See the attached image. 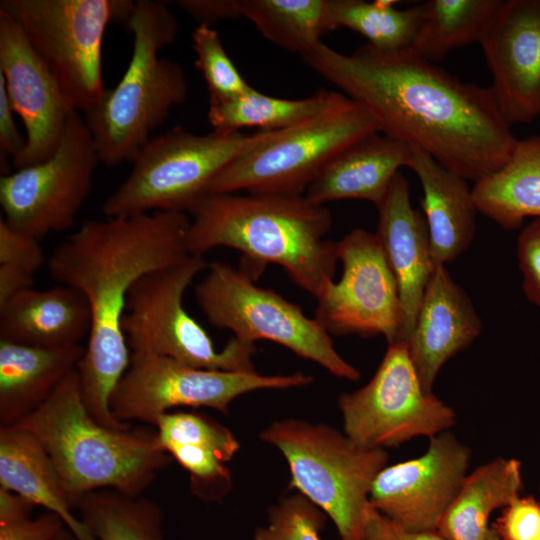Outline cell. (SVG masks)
Here are the masks:
<instances>
[{"label":"cell","mask_w":540,"mask_h":540,"mask_svg":"<svg viewBox=\"0 0 540 540\" xmlns=\"http://www.w3.org/2000/svg\"><path fill=\"white\" fill-rule=\"evenodd\" d=\"M418 177L423 197L431 258L446 265L471 244L476 230V207L467 180L449 171L433 157L412 147L408 166Z\"/></svg>","instance_id":"obj_24"},{"label":"cell","mask_w":540,"mask_h":540,"mask_svg":"<svg viewBox=\"0 0 540 540\" xmlns=\"http://www.w3.org/2000/svg\"><path fill=\"white\" fill-rule=\"evenodd\" d=\"M517 258L523 292L540 309V218H534L518 235Z\"/></svg>","instance_id":"obj_37"},{"label":"cell","mask_w":540,"mask_h":540,"mask_svg":"<svg viewBox=\"0 0 540 540\" xmlns=\"http://www.w3.org/2000/svg\"><path fill=\"white\" fill-rule=\"evenodd\" d=\"M239 11L266 39L300 55L330 30L328 0H239Z\"/></svg>","instance_id":"obj_32"},{"label":"cell","mask_w":540,"mask_h":540,"mask_svg":"<svg viewBox=\"0 0 540 540\" xmlns=\"http://www.w3.org/2000/svg\"><path fill=\"white\" fill-rule=\"evenodd\" d=\"M485 540H502L495 528H490Z\"/></svg>","instance_id":"obj_46"},{"label":"cell","mask_w":540,"mask_h":540,"mask_svg":"<svg viewBox=\"0 0 540 540\" xmlns=\"http://www.w3.org/2000/svg\"><path fill=\"white\" fill-rule=\"evenodd\" d=\"M3 78L0 76V166L2 175L11 173L7 159L12 162L21 154L25 138L20 135Z\"/></svg>","instance_id":"obj_40"},{"label":"cell","mask_w":540,"mask_h":540,"mask_svg":"<svg viewBox=\"0 0 540 540\" xmlns=\"http://www.w3.org/2000/svg\"><path fill=\"white\" fill-rule=\"evenodd\" d=\"M478 212L505 230L540 218V136L519 140L509 160L472 188Z\"/></svg>","instance_id":"obj_28"},{"label":"cell","mask_w":540,"mask_h":540,"mask_svg":"<svg viewBox=\"0 0 540 540\" xmlns=\"http://www.w3.org/2000/svg\"><path fill=\"white\" fill-rule=\"evenodd\" d=\"M34 506L25 497L0 486V522L30 517Z\"/></svg>","instance_id":"obj_44"},{"label":"cell","mask_w":540,"mask_h":540,"mask_svg":"<svg viewBox=\"0 0 540 540\" xmlns=\"http://www.w3.org/2000/svg\"><path fill=\"white\" fill-rule=\"evenodd\" d=\"M91 310L84 295L70 286L24 290L0 306V340L39 347L80 344L89 335Z\"/></svg>","instance_id":"obj_22"},{"label":"cell","mask_w":540,"mask_h":540,"mask_svg":"<svg viewBox=\"0 0 540 540\" xmlns=\"http://www.w3.org/2000/svg\"><path fill=\"white\" fill-rule=\"evenodd\" d=\"M45 262L39 239L15 230L0 219V265L34 276Z\"/></svg>","instance_id":"obj_36"},{"label":"cell","mask_w":540,"mask_h":540,"mask_svg":"<svg viewBox=\"0 0 540 540\" xmlns=\"http://www.w3.org/2000/svg\"><path fill=\"white\" fill-rule=\"evenodd\" d=\"M412 153L409 144L381 132L370 134L338 154L308 186L304 196L327 202L360 199L378 208Z\"/></svg>","instance_id":"obj_23"},{"label":"cell","mask_w":540,"mask_h":540,"mask_svg":"<svg viewBox=\"0 0 540 540\" xmlns=\"http://www.w3.org/2000/svg\"><path fill=\"white\" fill-rule=\"evenodd\" d=\"M127 29L133 36L127 69L118 84L105 89L85 113L100 163L109 167L131 162L172 108L188 95L181 65L159 56L179 30L167 4L135 1Z\"/></svg>","instance_id":"obj_5"},{"label":"cell","mask_w":540,"mask_h":540,"mask_svg":"<svg viewBox=\"0 0 540 540\" xmlns=\"http://www.w3.org/2000/svg\"><path fill=\"white\" fill-rule=\"evenodd\" d=\"M489 87L509 126L540 116V0H503L481 42Z\"/></svg>","instance_id":"obj_18"},{"label":"cell","mask_w":540,"mask_h":540,"mask_svg":"<svg viewBox=\"0 0 540 540\" xmlns=\"http://www.w3.org/2000/svg\"><path fill=\"white\" fill-rule=\"evenodd\" d=\"M343 272L316 297L314 318L332 336L383 335L397 341L401 306L397 283L376 233L355 228L337 242Z\"/></svg>","instance_id":"obj_15"},{"label":"cell","mask_w":540,"mask_h":540,"mask_svg":"<svg viewBox=\"0 0 540 540\" xmlns=\"http://www.w3.org/2000/svg\"><path fill=\"white\" fill-rule=\"evenodd\" d=\"M195 65L208 90L209 101L229 99L250 88L226 53L218 33L210 26L198 25L192 32Z\"/></svg>","instance_id":"obj_34"},{"label":"cell","mask_w":540,"mask_h":540,"mask_svg":"<svg viewBox=\"0 0 540 540\" xmlns=\"http://www.w3.org/2000/svg\"><path fill=\"white\" fill-rule=\"evenodd\" d=\"M12 427L41 444L75 508L84 495L100 489L141 496L173 461L159 447L155 427L116 430L95 421L83 403L78 370Z\"/></svg>","instance_id":"obj_4"},{"label":"cell","mask_w":540,"mask_h":540,"mask_svg":"<svg viewBox=\"0 0 540 540\" xmlns=\"http://www.w3.org/2000/svg\"><path fill=\"white\" fill-rule=\"evenodd\" d=\"M54 540H75V537L67 528H64Z\"/></svg>","instance_id":"obj_45"},{"label":"cell","mask_w":540,"mask_h":540,"mask_svg":"<svg viewBox=\"0 0 540 540\" xmlns=\"http://www.w3.org/2000/svg\"><path fill=\"white\" fill-rule=\"evenodd\" d=\"M290 469V486L334 523L339 540H364L370 494L389 455L362 446L326 424L278 420L260 433Z\"/></svg>","instance_id":"obj_6"},{"label":"cell","mask_w":540,"mask_h":540,"mask_svg":"<svg viewBox=\"0 0 540 540\" xmlns=\"http://www.w3.org/2000/svg\"><path fill=\"white\" fill-rule=\"evenodd\" d=\"M33 275L0 265V306L18 293L32 288Z\"/></svg>","instance_id":"obj_43"},{"label":"cell","mask_w":540,"mask_h":540,"mask_svg":"<svg viewBox=\"0 0 540 540\" xmlns=\"http://www.w3.org/2000/svg\"><path fill=\"white\" fill-rule=\"evenodd\" d=\"M503 0H429L410 49L436 63L458 48L483 41Z\"/></svg>","instance_id":"obj_29"},{"label":"cell","mask_w":540,"mask_h":540,"mask_svg":"<svg viewBox=\"0 0 540 540\" xmlns=\"http://www.w3.org/2000/svg\"><path fill=\"white\" fill-rule=\"evenodd\" d=\"M364 540H446L437 530L413 531L405 529L370 507Z\"/></svg>","instance_id":"obj_41"},{"label":"cell","mask_w":540,"mask_h":540,"mask_svg":"<svg viewBox=\"0 0 540 540\" xmlns=\"http://www.w3.org/2000/svg\"><path fill=\"white\" fill-rule=\"evenodd\" d=\"M538 540H540V536H539Z\"/></svg>","instance_id":"obj_48"},{"label":"cell","mask_w":540,"mask_h":540,"mask_svg":"<svg viewBox=\"0 0 540 540\" xmlns=\"http://www.w3.org/2000/svg\"><path fill=\"white\" fill-rule=\"evenodd\" d=\"M64 528L60 517L46 511L34 519L0 522V540H54Z\"/></svg>","instance_id":"obj_39"},{"label":"cell","mask_w":540,"mask_h":540,"mask_svg":"<svg viewBox=\"0 0 540 540\" xmlns=\"http://www.w3.org/2000/svg\"><path fill=\"white\" fill-rule=\"evenodd\" d=\"M177 3L198 25L212 27L221 20L241 18L239 0H180Z\"/></svg>","instance_id":"obj_42"},{"label":"cell","mask_w":540,"mask_h":540,"mask_svg":"<svg viewBox=\"0 0 540 540\" xmlns=\"http://www.w3.org/2000/svg\"><path fill=\"white\" fill-rule=\"evenodd\" d=\"M130 0H1L57 80L68 104L86 113L105 90L102 45L111 22L127 29Z\"/></svg>","instance_id":"obj_9"},{"label":"cell","mask_w":540,"mask_h":540,"mask_svg":"<svg viewBox=\"0 0 540 540\" xmlns=\"http://www.w3.org/2000/svg\"><path fill=\"white\" fill-rule=\"evenodd\" d=\"M376 132L380 128L371 113L341 93L322 113L275 131L240 155L210 183L206 194L245 191L304 195L338 154Z\"/></svg>","instance_id":"obj_8"},{"label":"cell","mask_w":540,"mask_h":540,"mask_svg":"<svg viewBox=\"0 0 540 540\" xmlns=\"http://www.w3.org/2000/svg\"><path fill=\"white\" fill-rule=\"evenodd\" d=\"M302 372L262 375L196 368L152 354H131L129 366L111 396V411L121 422L150 426L175 407H206L228 414L239 396L262 389H290L312 383Z\"/></svg>","instance_id":"obj_12"},{"label":"cell","mask_w":540,"mask_h":540,"mask_svg":"<svg viewBox=\"0 0 540 540\" xmlns=\"http://www.w3.org/2000/svg\"><path fill=\"white\" fill-rule=\"evenodd\" d=\"M159 447L189 475L190 491L205 502L223 499L232 489L227 463L240 448L230 429L196 412H167L154 425Z\"/></svg>","instance_id":"obj_21"},{"label":"cell","mask_w":540,"mask_h":540,"mask_svg":"<svg viewBox=\"0 0 540 540\" xmlns=\"http://www.w3.org/2000/svg\"><path fill=\"white\" fill-rule=\"evenodd\" d=\"M0 486L62 519L76 540H97L75 508L50 457L28 431L0 427Z\"/></svg>","instance_id":"obj_26"},{"label":"cell","mask_w":540,"mask_h":540,"mask_svg":"<svg viewBox=\"0 0 540 540\" xmlns=\"http://www.w3.org/2000/svg\"><path fill=\"white\" fill-rule=\"evenodd\" d=\"M301 57L366 108L381 133L467 181L497 172L518 142L489 87L464 82L411 50L384 52L365 44L347 55L321 41Z\"/></svg>","instance_id":"obj_1"},{"label":"cell","mask_w":540,"mask_h":540,"mask_svg":"<svg viewBox=\"0 0 540 540\" xmlns=\"http://www.w3.org/2000/svg\"><path fill=\"white\" fill-rule=\"evenodd\" d=\"M326 514L300 493L284 497L271 507L265 525L253 540H322Z\"/></svg>","instance_id":"obj_35"},{"label":"cell","mask_w":540,"mask_h":540,"mask_svg":"<svg viewBox=\"0 0 540 540\" xmlns=\"http://www.w3.org/2000/svg\"><path fill=\"white\" fill-rule=\"evenodd\" d=\"M495 529L502 540H538L540 504L533 497H517L504 508Z\"/></svg>","instance_id":"obj_38"},{"label":"cell","mask_w":540,"mask_h":540,"mask_svg":"<svg viewBox=\"0 0 540 540\" xmlns=\"http://www.w3.org/2000/svg\"><path fill=\"white\" fill-rule=\"evenodd\" d=\"M523 488L521 462L498 457L468 473L437 531L446 540H485L491 514Z\"/></svg>","instance_id":"obj_27"},{"label":"cell","mask_w":540,"mask_h":540,"mask_svg":"<svg viewBox=\"0 0 540 540\" xmlns=\"http://www.w3.org/2000/svg\"><path fill=\"white\" fill-rule=\"evenodd\" d=\"M481 330V319L465 290L452 279L445 265H435L406 344L426 393H433L444 364L470 346Z\"/></svg>","instance_id":"obj_19"},{"label":"cell","mask_w":540,"mask_h":540,"mask_svg":"<svg viewBox=\"0 0 540 540\" xmlns=\"http://www.w3.org/2000/svg\"><path fill=\"white\" fill-rule=\"evenodd\" d=\"M343 432L375 449L399 446L416 437L429 439L456 423L455 411L426 393L405 343L388 345L373 377L363 387L339 396Z\"/></svg>","instance_id":"obj_13"},{"label":"cell","mask_w":540,"mask_h":540,"mask_svg":"<svg viewBox=\"0 0 540 540\" xmlns=\"http://www.w3.org/2000/svg\"><path fill=\"white\" fill-rule=\"evenodd\" d=\"M99 163L85 119L74 110L47 160L1 176L2 219L37 239L70 229L91 191Z\"/></svg>","instance_id":"obj_14"},{"label":"cell","mask_w":540,"mask_h":540,"mask_svg":"<svg viewBox=\"0 0 540 540\" xmlns=\"http://www.w3.org/2000/svg\"><path fill=\"white\" fill-rule=\"evenodd\" d=\"M81 344L39 348L0 340V427H12L36 411L75 370Z\"/></svg>","instance_id":"obj_25"},{"label":"cell","mask_w":540,"mask_h":540,"mask_svg":"<svg viewBox=\"0 0 540 540\" xmlns=\"http://www.w3.org/2000/svg\"><path fill=\"white\" fill-rule=\"evenodd\" d=\"M274 132L213 130L198 135L176 126L153 136L132 159L127 177L104 201L103 213L107 218L155 211L187 213L222 170Z\"/></svg>","instance_id":"obj_7"},{"label":"cell","mask_w":540,"mask_h":540,"mask_svg":"<svg viewBox=\"0 0 540 540\" xmlns=\"http://www.w3.org/2000/svg\"><path fill=\"white\" fill-rule=\"evenodd\" d=\"M203 257L152 271L129 290L122 330L131 354H152L210 370L255 372V345L232 337L217 350L207 331L184 308L183 297L207 268Z\"/></svg>","instance_id":"obj_10"},{"label":"cell","mask_w":540,"mask_h":540,"mask_svg":"<svg viewBox=\"0 0 540 540\" xmlns=\"http://www.w3.org/2000/svg\"><path fill=\"white\" fill-rule=\"evenodd\" d=\"M538 489H539V492H540V481H539Z\"/></svg>","instance_id":"obj_47"},{"label":"cell","mask_w":540,"mask_h":540,"mask_svg":"<svg viewBox=\"0 0 540 540\" xmlns=\"http://www.w3.org/2000/svg\"><path fill=\"white\" fill-rule=\"evenodd\" d=\"M76 509L97 540H165L161 508L151 499L100 489L84 495Z\"/></svg>","instance_id":"obj_31"},{"label":"cell","mask_w":540,"mask_h":540,"mask_svg":"<svg viewBox=\"0 0 540 540\" xmlns=\"http://www.w3.org/2000/svg\"><path fill=\"white\" fill-rule=\"evenodd\" d=\"M470 459V447L444 431L429 439L419 457L380 471L370 506L405 529L437 530L468 474Z\"/></svg>","instance_id":"obj_16"},{"label":"cell","mask_w":540,"mask_h":540,"mask_svg":"<svg viewBox=\"0 0 540 540\" xmlns=\"http://www.w3.org/2000/svg\"><path fill=\"white\" fill-rule=\"evenodd\" d=\"M187 214L190 255L235 249L242 254L239 268L255 281L267 264H276L315 298L333 281L339 260L337 242L327 238L331 212L304 195L208 193Z\"/></svg>","instance_id":"obj_3"},{"label":"cell","mask_w":540,"mask_h":540,"mask_svg":"<svg viewBox=\"0 0 540 540\" xmlns=\"http://www.w3.org/2000/svg\"><path fill=\"white\" fill-rule=\"evenodd\" d=\"M189 226L181 211L88 220L47 260L51 278L81 292L89 304L91 328L77 370L83 403L105 427L132 426L115 418L110 406L131 356L122 330L129 290L145 274L191 256Z\"/></svg>","instance_id":"obj_2"},{"label":"cell","mask_w":540,"mask_h":540,"mask_svg":"<svg viewBox=\"0 0 540 540\" xmlns=\"http://www.w3.org/2000/svg\"><path fill=\"white\" fill-rule=\"evenodd\" d=\"M393 1L328 0L330 30L351 29L384 52L410 50L418 34L424 4L396 9Z\"/></svg>","instance_id":"obj_33"},{"label":"cell","mask_w":540,"mask_h":540,"mask_svg":"<svg viewBox=\"0 0 540 540\" xmlns=\"http://www.w3.org/2000/svg\"><path fill=\"white\" fill-rule=\"evenodd\" d=\"M194 294L207 320L230 330L236 339L253 345L269 340L337 378L360 379V371L337 352L331 335L314 317L279 293L257 286L240 268L221 261L209 263Z\"/></svg>","instance_id":"obj_11"},{"label":"cell","mask_w":540,"mask_h":540,"mask_svg":"<svg viewBox=\"0 0 540 540\" xmlns=\"http://www.w3.org/2000/svg\"><path fill=\"white\" fill-rule=\"evenodd\" d=\"M0 76L25 128L16 170L47 160L57 149L74 109L18 24L0 10Z\"/></svg>","instance_id":"obj_17"},{"label":"cell","mask_w":540,"mask_h":540,"mask_svg":"<svg viewBox=\"0 0 540 540\" xmlns=\"http://www.w3.org/2000/svg\"><path fill=\"white\" fill-rule=\"evenodd\" d=\"M378 209L377 232L397 283L401 327L397 342L407 344L434 264L426 220L414 210L406 178L398 172Z\"/></svg>","instance_id":"obj_20"},{"label":"cell","mask_w":540,"mask_h":540,"mask_svg":"<svg viewBox=\"0 0 540 540\" xmlns=\"http://www.w3.org/2000/svg\"><path fill=\"white\" fill-rule=\"evenodd\" d=\"M340 95L320 90L307 98L285 99L265 95L250 86L238 96L209 101L208 120L216 131H240L250 127L279 131L322 113Z\"/></svg>","instance_id":"obj_30"}]
</instances>
